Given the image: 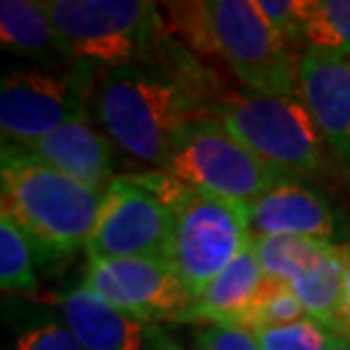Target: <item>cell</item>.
<instances>
[{"label": "cell", "instance_id": "cell-7", "mask_svg": "<svg viewBox=\"0 0 350 350\" xmlns=\"http://www.w3.org/2000/svg\"><path fill=\"white\" fill-rule=\"evenodd\" d=\"M253 250L266 275L289 286L307 317L344 337L350 243L312 237H253Z\"/></svg>", "mask_w": 350, "mask_h": 350}, {"label": "cell", "instance_id": "cell-12", "mask_svg": "<svg viewBox=\"0 0 350 350\" xmlns=\"http://www.w3.org/2000/svg\"><path fill=\"white\" fill-rule=\"evenodd\" d=\"M298 91L330 148L350 162V55L305 48L298 62Z\"/></svg>", "mask_w": 350, "mask_h": 350}, {"label": "cell", "instance_id": "cell-1", "mask_svg": "<svg viewBox=\"0 0 350 350\" xmlns=\"http://www.w3.org/2000/svg\"><path fill=\"white\" fill-rule=\"evenodd\" d=\"M226 91L214 71L169 41L155 62L103 71L91 103L96 121L118 150L162 169L182 135L212 118Z\"/></svg>", "mask_w": 350, "mask_h": 350}, {"label": "cell", "instance_id": "cell-16", "mask_svg": "<svg viewBox=\"0 0 350 350\" xmlns=\"http://www.w3.org/2000/svg\"><path fill=\"white\" fill-rule=\"evenodd\" d=\"M266 273L257 260L253 243L228 264L207 289L193 300L180 321H207L209 325H237L241 314L253 303Z\"/></svg>", "mask_w": 350, "mask_h": 350}, {"label": "cell", "instance_id": "cell-24", "mask_svg": "<svg viewBox=\"0 0 350 350\" xmlns=\"http://www.w3.org/2000/svg\"><path fill=\"white\" fill-rule=\"evenodd\" d=\"M12 350H85L66 325L44 323L25 330Z\"/></svg>", "mask_w": 350, "mask_h": 350}, {"label": "cell", "instance_id": "cell-15", "mask_svg": "<svg viewBox=\"0 0 350 350\" xmlns=\"http://www.w3.org/2000/svg\"><path fill=\"white\" fill-rule=\"evenodd\" d=\"M64 325L85 350H144L152 327L80 284L59 296Z\"/></svg>", "mask_w": 350, "mask_h": 350}, {"label": "cell", "instance_id": "cell-23", "mask_svg": "<svg viewBox=\"0 0 350 350\" xmlns=\"http://www.w3.org/2000/svg\"><path fill=\"white\" fill-rule=\"evenodd\" d=\"M257 10L273 25L280 37L293 48V44L303 41V21L307 0H255Z\"/></svg>", "mask_w": 350, "mask_h": 350}, {"label": "cell", "instance_id": "cell-10", "mask_svg": "<svg viewBox=\"0 0 350 350\" xmlns=\"http://www.w3.org/2000/svg\"><path fill=\"white\" fill-rule=\"evenodd\" d=\"M89 68L48 73L41 68L10 73L0 87V130L5 144L30 146L87 107Z\"/></svg>", "mask_w": 350, "mask_h": 350}, {"label": "cell", "instance_id": "cell-11", "mask_svg": "<svg viewBox=\"0 0 350 350\" xmlns=\"http://www.w3.org/2000/svg\"><path fill=\"white\" fill-rule=\"evenodd\" d=\"M82 284L146 323L180 321L193 303V296L164 257L89 260Z\"/></svg>", "mask_w": 350, "mask_h": 350}, {"label": "cell", "instance_id": "cell-8", "mask_svg": "<svg viewBox=\"0 0 350 350\" xmlns=\"http://www.w3.org/2000/svg\"><path fill=\"white\" fill-rule=\"evenodd\" d=\"M162 171L196 191L243 205L260 198L278 182L289 180L237 142L214 118L198 121L182 135Z\"/></svg>", "mask_w": 350, "mask_h": 350}, {"label": "cell", "instance_id": "cell-26", "mask_svg": "<svg viewBox=\"0 0 350 350\" xmlns=\"http://www.w3.org/2000/svg\"><path fill=\"white\" fill-rule=\"evenodd\" d=\"M327 350H350V339L341 337V334H339V337L334 339V344L327 348Z\"/></svg>", "mask_w": 350, "mask_h": 350}, {"label": "cell", "instance_id": "cell-4", "mask_svg": "<svg viewBox=\"0 0 350 350\" xmlns=\"http://www.w3.org/2000/svg\"><path fill=\"white\" fill-rule=\"evenodd\" d=\"M62 55L105 71L155 62L169 46V23L150 0H51L44 3Z\"/></svg>", "mask_w": 350, "mask_h": 350}, {"label": "cell", "instance_id": "cell-19", "mask_svg": "<svg viewBox=\"0 0 350 350\" xmlns=\"http://www.w3.org/2000/svg\"><path fill=\"white\" fill-rule=\"evenodd\" d=\"M32 243L10 214L0 212V286L5 293H34L37 275L32 262Z\"/></svg>", "mask_w": 350, "mask_h": 350}, {"label": "cell", "instance_id": "cell-20", "mask_svg": "<svg viewBox=\"0 0 350 350\" xmlns=\"http://www.w3.org/2000/svg\"><path fill=\"white\" fill-rule=\"evenodd\" d=\"M305 317L307 314L303 310V305L293 296V291L289 286L275 278L266 275L262 286L255 293L253 303L248 305V310L241 314V319L237 321V325L232 327L257 332V330H264V327L293 323V321H300Z\"/></svg>", "mask_w": 350, "mask_h": 350}, {"label": "cell", "instance_id": "cell-9", "mask_svg": "<svg viewBox=\"0 0 350 350\" xmlns=\"http://www.w3.org/2000/svg\"><path fill=\"white\" fill-rule=\"evenodd\" d=\"M171 230L173 209L130 175H121L105 189L100 214L85 250L96 262L164 257Z\"/></svg>", "mask_w": 350, "mask_h": 350}, {"label": "cell", "instance_id": "cell-17", "mask_svg": "<svg viewBox=\"0 0 350 350\" xmlns=\"http://www.w3.org/2000/svg\"><path fill=\"white\" fill-rule=\"evenodd\" d=\"M0 39L3 48L23 57L51 59L62 55L59 39L44 3L3 0L0 3Z\"/></svg>", "mask_w": 350, "mask_h": 350}, {"label": "cell", "instance_id": "cell-21", "mask_svg": "<svg viewBox=\"0 0 350 350\" xmlns=\"http://www.w3.org/2000/svg\"><path fill=\"white\" fill-rule=\"evenodd\" d=\"M337 337V332L310 317L255 332L262 350H327Z\"/></svg>", "mask_w": 350, "mask_h": 350}, {"label": "cell", "instance_id": "cell-3", "mask_svg": "<svg viewBox=\"0 0 350 350\" xmlns=\"http://www.w3.org/2000/svg\"><path fill=\"white\" fill-rule=\"evenodd\" d=\"M0 187L3 209L25 232L41 262L87 248L105 191L68 178L14 144H3Z\"/></svg>", "mask_w": 350, "mask_h": 350}, {"label": "cell", "instance_id": "cell-18", "mask_svg": "<svg viewBox=\"0 0 350 350\" xmlns=\"http://www.w3.org/2000/svg\"><path fill=\"white\" fill-rule=\"evenodd\" d=\"M303 44L312 51L350 55V0H307Z\"/></svg>", "mask_w": 350, "mask_h": 350}, {"label": "cell", "instance_id": "cell-5", "mask_svg": "<svg viewBox=\"0 0 350 350\" xmlns=\"http://www.w3.org/2000/svg\"><path fill=\"white\" fill-rule=\"evenodd\" d=\"M212 118L284 178L296 180L319 171L325 162V139L307 107L293 96L228 89L214 105Z\"/></svg>", "mask_w": 350, "mask_h": 350}, {"label": "cell", "instance_id": "cell-25", "mask_svg": "<svg viewBox=\"0 0 350 350\" xmlns=\"http://www.w3.org/2000/svg\"><path fill=\"white\" fill-rule=\"evenodd\" d=\"M344 312H346V332H344V337L350 339V260H348V271H346V303H344Z\"/></svg>", "mask_w": 350, "mask_h": 350}, {"label": "cell", "instance_id": "cell-14", "mask_svg": "<svg viewBox=\"0 0 350 350\" xmlns=\"http://www.w3.org/2000/svg\"><path fill=\"white\" fill-rule=\"evenodd\" d=\"M107 135L94 128L89 121L87 107L75 111L64 125L39 139L30 146H21L23 150L37 157L59 173L105 191L114 180V148Z\"/></svg>", "mask_w": 350, "mask_h": 350}, {"label": "cell", "instance_id": "cell-22", "mask_svg": "<svg viewBox=\"0 0 350 350\" xmlns=\"http://www.w3.org/2000/svg\"><path fill=\"white\" fill-rule=\"evenodd\" d=\"M152 350H182L171 344L164 334L152 332L148 337ZM196 350H262L255 339V332L241 330L232 325H209L196 337Z\"/></svg>", "mask_w": 350, "mask_h": 350}, {"label": "cell", "instance_id": "cell-13", "mask_svg": "<svg viewBox=\"0 0 350 350\" xmlns=\"http://www.w3.org/2000/svg\"><path fill=\"white\" fill-rule=\"evenodd\" d=\"M246 207L253 237H312L332 241L337 234L330 200L300 180L278 182Z\"/></svg>", "mask_w": 350, "mask_h": 350}, {"label": "cell", "instance_id": "cell-6", "mask_svg": "<svg viewBox=\"0 0 350 350\" xmlns=\"http://www.w3.org/2000/svg\"><path fill=\"white\" fill-rule=\"evenodd\" d=\"M250 243L253 230L243 202L191 189L173 209V230L164 260L196 300Z\"/></svg>", "mask_w": 350, "mask_h": 350}, {"label": "cell", "instance_id": "cell-2", "mask_svg": "<svg viewBox=\"0 0 350 350\" xmlns=\"http://www.w3.org/2000/svg\"><path fill=\"white\" fill-rule=\"evenodd\" d=\"M169 27L193 53L221 59L253 94L291 98L298 89V62L273 30L255 0L166 3Z\"/></svg>", "mask_w": 350, "mask_h": 350}]
</instances>
